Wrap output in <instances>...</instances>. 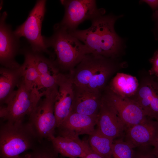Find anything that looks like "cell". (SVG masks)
Segmentation results:
<instances>
[{"instance_id":"cell-1","label":"cell","mask_w":158,"mask_h":158,"mask_svg":"<svg viewBox=\"0 0 158 158\" xmlns=\"http://www.w3.org/2000/svg\"><path fill=\"white\" fill-rule=\"evenodd\" d=\"M122 16L101 15L91 20V25L88 29L69 31L83 43L90 54L114 59L124 48L123 40L114 28L116 21Z\"/></svg>"},{"instance_id":"cell-2","label":"cell","mask_w":158,"mask_h":158,"mask_svg":"<svg viewBox=\"0 0 158 158\" xmlns=\"http://www.w3.org/2000/svg\"><path fill=\"white\" fill-rule=\"evenodd\" d=\"M44 40L47 49L51 47L54 50L58 68L64 70L70 71L90 54L86 46L59 23L54 25L52 35L44 36Z\"/></svg>"},{"instance_id":"cell-3","label":"cell","mask_w":158,"mask_h":158,"mask_svg":"<svg viewBox=\"0 0 158 158\" xmlns=\"http://www.w3.org/2000/svg\"><path fill=\"white\" fill-rule=\"evenodd\" d=\"M39 142L28 122L6 121L0 128V158H17Z\"/></svg>"},{"instance_id":"cell-4","label":"cell","mask_w":158,"mask_h":158,"mask_svg":"<svg viewBox=\"0 0 158 158\" xmlns=\"http://www.w3.org/2000/svg\"><path fill=\"white\" fill-rule=\"evenodd\" d=\"M44 93L45 91H39L22 78L7 104L0 106V117L11 123L23 122L25 116L30 114Z\"/></svg>"},{"instance_id":"cell-5","label":"cell","mask_w":158,"mask_h":158,"mask_svg":"<svg viewBox=\"0 0 158 158\" xmlns=\"http://www.w3.org/2000/svg\"><path fill=\"white\" fill-rule=\"evenodd\" d=\"M58 90L56 85L45 93L29 116L28 122L39 142L54 136L56 128L54 103Z\"/></svg>"},{"instance_id":"cell-6","label":"cell","mask_w":158,"mask_h":158,"mask_svg":"<svg viewBox=\"0 0 158 158\" xmlns=\"http://www.w3.org/2000/svg\"><path fill=\"white\" fill-rule=\"evenodd\" d=\"M46 2L45 0H37L26 20L14 31L18 37H23L27 39L31 49L34 52H49L41 34Z\"/></svg>"},{"instance_id":"cell-7","label":"cell","mask_w":158,"mask_h":158,"mask_svg":"<svg viewBox=\"0 0 158 158\" xmlns=\"http://www.w3.org/2000/svg\"><path fill=\"white\" fill-rule=\"evenodd\" d=\"M65 8L64 16L60 24L68 31L76 30L78 25L86 20L104 15L105 10L98 8L94 0H61Z\"/></svg>"},{"instance_id":"cell-8","label":"cell","mask_w":158,"mask_h":158,"mask_svg":"<svg viewBox=\"0 0 158 158\" xmlns=\"http://www.w3.org/2000/svg\"><path fill=\"white\" fill-rule=\"evenodd\" d=\"M7 13L4 11L0 17V63L2 67L15 69L20 65L15 58L20 49V38L7 23Z\"/></svg>"},{"instance_id":"cell-9","label":"cell","mask_w":158,"mask_h":158,"mask_svg":"<svg viewBox=\"0 0 158 158\" xmlns=\"http://www.w3.org/2000/svg\"><path fill=\"white\" fill-rule=\"evenodd\" d=\"M107 90L104 95L116 110L126 129L147 118L142 109L133 99L118 96L109 89Z\"/></svg>"},{"instance_id":"cell-10","label":"cell","mask_w":158,"mask_h":158,"mask_svg":"<svg viewBox=\"0 0 158 158\" xmlns=\"http://www.w3.org/2000/svg\"><path fill=\"white\" fill-rule=\"evenodd\" d=\"M96 125L103 134L114 140L124 136L126 127L115 108L104 95L97 114Z\"/></svg>"},{"instance_id":"cell-11","label":"cell","mask_w":158,"mask_h":158,"mask_svg":"<svg viewBox=\"0 0 158 158\" xmlns=\"http://www.w3.org/2000/svg\"><path fill=\"white\" fill-rule=\"evenodd\" d=\"M58 90L54 103L56 128L72 111L73 100V83L69 74L60 73L57 77Z\"/></svg>"},{"instance_id":"cell-12","label":"cell","mask_w":158,"mask_h":158,"mask_svg":"<svg viewBox=\"0 0 158 158\" xmlns=\"http://www.w3.org/2000/svg\"><path fill=\"white\" fill-rule=\"evenodd\" d=\"M97 116L71 111L57 128L59 135L73 138H78L80 135H90L95 129Z\"/></svg>"},{"instance_id":"cell-13","label":"cell","mask_w":158,"mask_h":158,"mask_svg":"<svg viewBox=\"0 0 158 158\" xmlns=\"http://www.w3.org/2000/svg\"><path fill=\"white\" fill-rule=\"evenodd\" d=\"M73 100L71 111L97 116L102 96L101 91L73 84Z\"/></svg>"},{"instance_id":"cell-14","label":"cell","mask_w":158,"mask_h":158,"mask_svg":"<svg viewBox=\"0 0 158 158\" xmlns=\"http://www.w3.org/2000/svg\"><path fill=\"white\" fill-rule=\"evenodd\" d=\"M158 134V121L148 117L143 122L126 128L124 140L134 148L152 147Z\"/></svg>"},{"instance_id":"cell-15","label":"cell","mask_w":158,"mask_h":158,"mask_svg":"<svg viewBox=\"0 0 158 158\" xmlns=\"http://www.w3.org/2000/svg\"><path fill=\"white\" fill-rule=\"evenodd\" d=\"M107 58L92 54L86 55L72 70L69 75L73 84L87 86L96 71Z\"/></svg>"},{"instance_id":"cell-16","label":"cell","mask_w":158,"mask_h":158,"mask_svg":"<svg viewBox=\"0 0 158 158\" xmlns=\"http://www.w3.org/2000/svg\"><path fill=\"white\" fill-rule=\"evenodd\" d=\"M48 140L55 150L61 156L68 158H83L88 142L78 138H73L59 135L54 136Z\"/></svg>"},{"instance_id":"cell-17","label":"cell","mask_w":158,"mask_h":158,"mask_svg":"<svg viewBox=\"0 0 158 158\" xmlns=\"http://www.w3.org/2000/svg\"><path fill=\"white\" fill-rule=\"evenodd\" d=\"M32 52L42 89L44 92L57 85L59 68L55 61L46 58L41 53Z\"/></svg>"},{"instance_id":"cell-18","label":"cell","mask_w":158,"mask_h":158,"mask_svg":"<svg viewBox=\"0 0 158 158\" xmlns=\"http://www.w3.org/2000/svg\"><path fill=\"white\" fill-rule=\"evenodd\" d=\"M22 78L20 66L15 69L0 67V106L7 104L15 87L19 85Z\"/></svg>"},{"instance_id":"cell-19","label":"cell","mask_w":158,"mask_h":158,"mask_svg":"<svg viewBox=\"0 0 158 158\" xmlns=\"http://www.w3.org/2000/svg\"><path fill=\"white\" fill-rule=\"evenodd\" d=\"M139 87L138 82L135 77L118 73L111 80L109 89L118 96L131 98L135 94Z\"/></svg>"},{"instance_id":"cell-20","label":"cell","mask_w":158,"mask_h":158,"mask_svg":"<svg viewBox=\"0 0 158 158\" xmlns=\"http://www.w3.org/2000/svg\"><path fill=\"white\" fill-rule=\"evenodd\" d=\"M24 56V61L20 65L23 78L27 83L39 91L43 92L40 83L37 68L30 48L22 49Z\"/></svg>"},{"instance_id":"cell-21","label":"cell","mask_w":158,"mask_h":158,"mask_svg":"<svg viewBox=\"0 0 158 158\" xmlns=\"http://www.w3.org/2000/svg\"><path fill=\"white\" fill-rule=\"evenodd\" d=\"M114 140L103 134L97 128L89 135L88 141L91 149L104 158H112Z\"/></svg>"},{"instance_id":"cell-22","label":"cell","mask_w":158,"mask_h":158,"mask_svg":"<svg viewBox=\"0 0 158 158\" xmlns=\"http://www.w3.org/2000/svg\"><path fill=\"white\" fill-rule=\"evenodd\" d=\"M113 59L107 58L96 71L87 86L89 88L101 91L115 69Z\"/></svg>"},{"instance_id":"cell-23","label":"cell","mask_w":158,"mask_h":158,"mask_svg":"<svg viewBox=\"0 0 158 158\" xmlns=\"http://www.w3.org/2000/svg\"><path fill=\"white\" fill-rule=\"evenodd\" d=\"M26 153L29 158H60L47 140L40 142L30 152Z\"/></svg>"},{"instance_id":"cell-24","label":"cell","mask_w":158,"mask_h":158,"mask_svg":"<svg viewBox=\"0 0 158 158\" xmlns=\"http://www.w3.org/2000/svg\"><path fill=\"white\" fill-rule=\"evenodd\" d=\"M123 137L114 140L112 148V158H134L135 150Z\"/></svg>"},{"instance_id":"cell-25","label":"cell","mask_w":158,"mask_h":158,"mask_svg":"<svg viewBox=\"0 0 158 158\" xmlns=\"http://www.w3.org/2000/svg\"><path fill=\"white\" fill-rule=\"evenodd\" d=\"M135 151L134 158H157L153 153L152 147H138Z\"/></svg>"},{"instance_id":"cell-26","label":"cell","mask_w":158,"mask_h":158,"mask_svg":"<svg viewBox=\"0 0 158 158\" xmlns=\"http://www.w3.org/2000/svg\"><path fill=\"white\" fill-rule=\"evenodd\" d=\"M150 61L152 64L149 71L150 74L158 78V49L154 52Z\"/></svg>"},{"instance_id":"cell-27","label":"cell","mask_w":158,"mask_h":158,"mask_svg":"<svg viewBox=\"0 0 158 158\" xmlns=\"http://www.w3.org/2000/svg\"><path fill=\"white\" fill-rule=\"evenodd\" d=\"M85 156L83 158H104L98 154L94 152L91 149L88 143L85 148Z\"/></svg>"},{"instance_id":"cell-28","label":"cell","mask_w":158,"mask_h":158,"mask_svg":"<svg viewBox=\"0 0 158 158\" xmlns=\"http://www.w3.org/2000/svg\"><path fill=\"white\" fill-rule=\"evenodd\" d=\"M140 2L146 3L154 11L158 10V0H141Z\"/></svg>"},{"instance_id":"cell-29","label":"cell","mask_w":158,"mask_h":158,"mask_svg":"<svg viewBox=\"0 0 158 158\" xmlns=\"http://www.w3.org/2000/svg\"><path fill=\"white\" fill-rule=\"evenodd\" d=\"M152 147L153 153L158 158V134L153 141Z\"/></svg>"},{"instance_id":"cell-30","label":"cell","mask_w":158,"mask_h":158,"mask_svg":"<svg viewBox=\"0 0 158 158\" xmlns=\"http://www.w3.org/2000/svg\"><path fill=\"white\" fill-rule=\"evenodd\" d=\"M152 18L154 21L155 25V32L157 34V39H158V10L156 11L153 13Z\"/></svg>"},{"instance_id":"cell-31","label":"cell","mask_w":158,"mask_h":158,"mask_svg":"<svg viewBox=\"0 0 158 158\" xmlns=\"http://www.w3.org/2000/svg\"><path fill=\"white\" fill-rule=\"evenodd\" d=\"M17 158H29L28 156L26 153H24L23 154H22L19 156Z\"/></svg>"},{"instance_id":"cell-32","label":"cell","mask_w":158,"mask_h":158,"mask_svg":"<svg viewBox=\"0 0 158 158\" xmlns=\"http://www.w3.org/2000/svg\"><path fill=\"white\" fill-rule=\"evenodd\" d=\"M60 158H62V157L61 156V157H60Z\"/></svg>"}]
</instances>
